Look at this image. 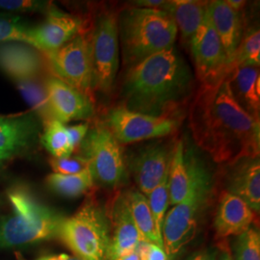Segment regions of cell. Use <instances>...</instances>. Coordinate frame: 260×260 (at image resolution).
I'll use <instances>...</instances> for the list:
<instances>
[{"mask_svg": "<svg viewBox=\"0 0 260 260\" xmlns=\"http://www.w3.org/2000/svg\"><path fill=\"white\" fill-rule=\"evenodd\" d=\"M94 180L90 167L75 175L51 174L47 177V184L54 193L66 198H77L93 188Z\"/></svg>", "mask_w": 260, "mask_h": 260, "instance_id": "d4e9b609", "label": "cell"}, {"mask_svg": "<svg viewBox=\"0 0 260 260\" xmlns=\"http://www.w3.org/2000/svg\"><path fill=\"white\" fill-rule=\"evenodd\" d=\"M104 124L121 145H127L173 134L178 127V119L150 116L118 106L108 112Z\"/></svg>", "mask_w": 260, "mask_h": 260, "instance_id": "30bf717a", "label": "cell"}, {"mask_svg": "<svg viewBox=\"0 0 260 260\" xmlns=\"http://www.w3.org/2000/svg\"><path fill=\"white\" fill-rule=\"evenodd\" d=\"M90 36L93 89L108 93L115 83L120 62L118 17L110 12L101 15Z\"/></svg>", "mask_w": 260, "mask_h": 260, "instance_id": "ba28073f", "label": "cell"}, {"mask_svg": "<svg viewBox=\"0 0 260 260\" xmlns=\"http://www.w3.org/2000/svg\"><path fill=\"white\" fill-rule=\"evenodd\" d=\"M166 1L162 0H144V1H137L136 5L140 6V8H148V9H160L164 7Z\"/></svg>", "mask_w": 260, "mask_h": 260, "instance_id": "8d00e7d4", "label": "cell"}, {"mask_svg": "<svg viewBox=\"0 0 260 260\" xmlns=\"http://www.w3.org/2000/svg\"><path fill=\"white\" fill-rule=\"evenodd\" d=\"M66 127H67L71 145H72L74 150H75V149H77L81 146L82 142L86 138L87 133L89 131V124L88 123H79V124L70 125V126H66Z\"/></svg>", "mask_w": 260, "mask_h": 260, "instance_id": "e575fe53", "label": "cell"}, {"mask_svg": "<svg viewBox=\"0 0 260 260\" xmlns=\"http://www.w3.org/2000/svg\"><path fill=\"white\" fill-rule=\"evenodd\" d=\"M16 83L25 102L29 104L32 110L45 121V124L54 120L49 109L45 83L37 80L36 77L19 80L16 81Z\"/></svg>", "mask_w": 260, "mask_h": 260, "instance_id": "484cf974", "label": "cell"}, {"mask_svg": "<svg viewBox=\"0 0 260 260\" xmlns=\"http://www.w3.org/2000/svg\"><path fill=\"white\" fill-rule=\"evenodd\" d=\"M82 26L79 18L51 7L47 11V19L29 28L28 45L47 54L54 52L80 34Z\"/></svg>", "mask_w": 260, "mask_h": 260, "instance_id": "4fadbf2b", "label": "cell"}, {"mask_svg": "<svg viewBox=\"0 0 260 260\" xmlns=\"http://www.w3.org/2000/svg\"><path fill=\"white\" fill-rule=\"evenodd\" d=\"M76 257L104 260L110 242V224L106 210L90 199L69 218H63L58 236Z\"/></svg>", "mask_w": 260, "mask_h": 260, "instance_id": "8992f818", "label": "cell"}, {"mask_svg": "<svg viewBox=\"0 0 260 260\" xmlns=\"http://www.w3.org/2000/svg\"><path fill=\"white\" fill-rule=\"evenodd\" d=\"M229 75V74H228ZM228 75L202 85L190 109L196 144L217 163L259 157V119L246 111L233 95Z\"/></svg>", "mask_w": 260, "mask_h": 260, "instance_id": "6da1fadb", "label": "cell"}, {"mask_svg": "<svg viewBox=\"0 0 260 260\" xmlns=\"http://www.w3.org/2000/svg\"><path fill=\"white\" fill-rule=\"evenodd\" d=\"M209 18L223 45L230 66L243 38V26L239 11L233 9L226 0H215L207 4Z\"/></svg>", "mask_w": 260, "mask_h": 260, "instance_id": "e0dca14e", "label": "cell"}, {"mask_svg": "<svg viewBox=\"0 0 260 260\" xmlns=\"http://www.w3.org/2000/svg\"><path fill=\"white\" fill-rule=\"evenodd\" d=\"M41 141L47 151L54 158L68 157L75 151L69 139L65 124L56 120L46 123Z\"/></svg>", "mask_w": 260, "mask_h": 260, "instance_id": "4316f807", "label": "cell"}, {"mask_svg": "<svg viewBox=\"0 0 260 260\" xmlns=\"http://www.w3.org/2000/svg\"><path fill=\"white\" fill-rule=\"evenodd\" d=\"M8 198L12 213L0 220V249L48 240L58 236L63 217L40 204L22 188L11 190Z\"/></svg>", "mask_w": 260, "mask_h": 260, "instance_id": "5b68a950", "label": "cell"}, {"mask_svg": "<svg viewBox=\"0 0 260 260\" xmlns=\"http://www.w3.org/2000/svg\"><path fill=\"white\" fill-rule=\"evenodd\" d=\"M123 64L128 69L150 56L174 47L177 25L164 10L131 8L118 19Z\"/></svg>", "mask_w": 260, "mask_h": 260, "instance_id": "277c9868", "label": "cell"}, {"mask_svg": "<svg viewBox=\"0 0 260 260\" xmlns=\"http://www.w3.org/2000/svg\"><path fill=\"white\" fill-rule=\"evenodd\" d=\"M126 197L133 221L142 239L150 242L164 250L163 244L159 241L156 235L155 225L147 197L137 190L127 192Z\"/></svg>", "mask_w": 260, "mask_h": 260, "instance_id": "cb8c5ba5", "label": "cell"}, {"mask_svg": "<svg viewBox=\"0 0 260 260\" xmlns=\"http://www.w3.org/2000/svg\"><path fill=\"white\" fill-rule=\"evenodd\" d=\"M37 260H83L76 256H70L68 254H57V255H47Z\"/></svg>", "mask_w": 260, "mask_h": 260, "instance_id": "74e56055", "label": "cell"}, {"mask_svg": "<svg viewBox=\"0 0 260 260\" xmlns=\"http://www.w3.org/2000/svg\"><path fill=\"white\" fill-rule=\"evenodd\" d=\"M175 146L167 142L151 143L130 154L128 165L143 195H149L169 175Z\"/></svg>", "mask_w": 260, "mask_h": 260, "instance_id": "7c38bea8", "label": "cell"}, {"mask_svg": "<svg viewBox=\"0 0 260 260\" xmlns=\"http://www.w3.org/2000/svg\"><path fill=\"white\" fill-rule=\"evenodd\" d=\"M116 260H140V258L137 252L133 251V252H130L127 254H124V255H122V256L117 258Z\"/></svg>", "mask_w": 260, "mask_h": 260, "instance_id": "60d3db41", "label": "cell"}, {"mask_svg": "<svg viewBox=\"0 0 260 260\" xmlns=\"http://www.w3.org/2000/svg\"><path fill=\"white\" fill-rule=\"evenodd\" d=\"M106 212L110 224V242L104 260H116L136 251L142 237L130 212L126 193L115 196Z\"/></svg>", "mask_w": 260, "mask_h": 260, "instance_id": "5bb4252c", "label": "cell"}, {"mask_svg": "<svg viewBox=\"0 0 260 260\" xmlns=\"http://www.w3.org/2000/svg\"><path fill=\"white\" fill-rule=\"evenodd\" d=\"M234 260H260V234L255 228H249L238 235L234 244Z\"/></svg>", "mask_w": 260, "mask_h": 260, "instance_id": "4dcf8cb0", "label": "cell"}, {"mask_svg": "<svg viewBox=\"0 0 260 260\" xmlns=\"http://www.w3.org/2000/svg\"><path fill=\"white\" fill-rule=\"evenodd\" d=\"M50 167L54 174L59 175H75L81 173L89 167V162L82 155L68 156V157L54 158L49 160Z\"/></svg>", "mask_w": 260, "mask_h": 260, "instance_id": "1f68e13d", "label": "cell"}, {"mask_svg": "<svg viewBox=\"0 0 260 260\" xmlns=\"http://www.w3.org/2000/svg\"><path fill=\"white\" fill-rule=\"evenodd\" d=\"M42 68L36 48L23 43L0 44V70L15 81L37 77Z\"/></svg>", "mask_w": 260, "mask_h": 260, "instance_id": "d6986e66", "label": "cell"}, {"mask_svg": "<svg viewBox=\"0 0 260 260\" xmlns=\"http://www.w3.org/2000/svg\"><path fill=\"white\" fill-rule=\"evenodd\" d=\"M193 87L190 68L172 47L128 69L121 89V106L150 116L174 117Z\"/></svg>", "mask_w": 260, "mask_h": 260, "instance_id": "7a4b0ae2", "label": "cell"}, {"mask_svg": "<svg viewBox=\"0 0 260 260\" xmlns=\"http://www.w3.org/2000/svg\"><path fill=\"white\" fill-rule=\"evenodd\" d=\"M80 147L94 181L112 188L121 184L125 177L123 151L121 144L104 123L89 130Z\"/></svg>", "mask_w": 260, "mask_h": 260, "instance_id": "52a82bcc", "label": "cell"}, {"mask_svg": "<svg viewBox=\"0 0 260 260\" xmlns=\"http://www.w3.org/2000/svg\"><path fill=\"white\" fill-rule=\"evenodd\" d=\"M219 251L214 249H205L193 253L187 260H218Z\"/></svg>", "mask_w": 260, "mask_h": 260, "instance_id": "d590c367", "label": "cell"}, {"mask_svg": "<svg viewBox=\"0 0 260 260\" xmlns=\"http://www.w3.org/2000/svg\"><path fill=\"white\" fill-rule=\"evenodd\" d=\"M189 47L196 75L202 85L215 83L229 74V62L221 40L214 29L208 10L203 24L192 38Z\"/></svg>", "mask_w": 260, "mask_h": 260, "instance_id": "8fae6325", "label": "cell"}, {"mask_svg": "<svg viewBox=\"0 0 260 260\" xmlns=\"http://www.w3.org/2000/svg\"><path fill=\"white\" fill-rule=\"evenodd\" d=\"M221 251H222V253H221V255L219 256L218 260H234L228 247H223V248L221 249Z\"/></svg>", "mask_w": 260, "mask_h": 260, "instance_id": "f35d334b", "label": "cell"}, {"mask_svg": "<svg viewBox=\"0 0 260 260\" xmlns=\"http://www.w3.org/2000/svg\"><path fill=\"white\" fill-rule=\"evenodd\" d=\"M7 159H9L8 156H6L4 153H2V152H0V166L3 164V162L4 161H6Z\"/></svg>", "mask_w": 260, "mask_h": 260, "instance_id": "b9f144b4", "label": "cell"}, {"mask_svg": "<svg viewBox=\"0 0 260 260\" xmlns=\"http://www.w3.org/2000/svg\"><path fill=\"white\" fill-rule=\"evenodd\" d=\"M233 166L228 192L239 197L254 213L260 211L259 157H244L231 163Z\"/></svg>", "mask_w": 260, "mask_h": 260, "instance_id": "ac0fdd59", "label": "cell"}, {"mask_svg": "<svg viewBox=\"0 0 260 260\" xmlns=\"http://www.w3.org/2000/svg\"><path fill=\"white\" fill-rule=\"evenodd\" d=\"M228 77L237 103L252 117L259 119V68L252 66L237 67L229 73Z\"/></svg>", "mask_w": 260, "mask_h": 260, "instance_id": "44dd1931", "label": "cell"}, {"mask_svg": "<svg viewBox=\"0 0 260 260\" xmlns=\"http://www.w3.org/2000/svg\"><path fill=\"white\" fill-rule=\"evenodd\" d=\"M47 55L56 77L91 98L93 63L90 34H78L65 46Z\"/></svg>", "mask_w": 260, "mask_h": 260, "instance_id": "9c48e42d", "label": "cell"}, {"mask_svg": "<svg viewBox=\"0 0 260 260\" xmlns=\"http://www.w3.org/2000/svg\"><path fill=\"white\" fill-rule=\"evenodd\" d=\"M254 219L255 213L242 199L223 191L214 220L216 235L219 238L240 235L251 228Z\"/></svg>", "mask_w": 260, "mask_h": 260, "instance_id": "2e32d148", "label": "cell"}, {"mask_svg": "<svg viewBox=\"0 0 260 260\" xmlns=\"http://www.w3.org/2000/svg\"><path fill=\"white\" fill-rule=\"evenodd\" d=\"M29 28L19 16L0 14V44L23 43L28 45Z\"/></svg>", "mask_w": 260, "mask_h": 260, "instance_id": "f546056e", "label": "cell"}, {"mask_svg": "<svg viewBox=\"0 0 260 260\" xmlns=\"http://www.w3.org/2000/svg\"><path fill=\"white\" fill-rule=\"evenodd\" d=\"M226 2L233 7V9L239 11V12L246 3L245 1H241V0H226Z\"/></svg>", "mask_w": 260, "mask_h": 260, "instance_id": "ab89813d", "label": "cell"}, {"mask_svg": "<svg viewBox=\"0 0 260 260\" xmlns=\"http://www.w3.org/2000/svg\"><path fill=\"white\" fill-rule=\"evenodd\" d=\"M39 123L34 114L0 117V152L12 157L36 140Z\"/></svg>", "mask_w": 260, "mask_h": 260, "instance_id": "ffe728a7", "label": "cell"}, {"mask_svg": "<svg viewBox=\"0 0 260 260\" xmlns=\"http://www.w3.org/2000/svg\"><path fill=\"white\" fill-rule=\"evenodd\" d=\"M168 177L154 188L149 195L146 196L149 202V208L152 214L153 222L155 225V231L159 241L163 244L162 240V226L164 223V219L167 213L168 206L170 205L169 201V187H168Z\"/></svg>", "mask_w": 260, "mask_h": 260, "instance_id": "f1b7e54d", "label": "cell"}, {"mask_svg": "<svg viewBox=\"0 0 260 260\" xmlns=\"http://www.w3.org/2000/svg\"><path fill=\"white\" fill-rule=\"evenodd\" d=\"M191 184L183 201L166 213L162 226L163 248L168 256L177 254L195 238L199 223L210 203L213 179L209 169L194 150H185Z\"/></svg>", "mask_w": 260, "mask_h": 260, "instance_id": "3957f363", "label": "cell"}, {"mask_svg": "<svg viewBox=\"0 0 260 260\" xmlns=\"http://www.w3.org/2000/svg\"><path fill=\"white\" fill-rule=\"evenodd\" d=\"M140 260H169L167 253L156 245L141 239L136 248Z\"/></svg>", "mask_w": 260, "mask_h": 260, "instance_id": "836d02e7", "label": "cell"}, {"mask_svg": "<svg viewBox=\"0 0 260 260\" xmlns=\"http://www.w3.org/2000/svg\"><path fill=\"white\" fill-rule=\"evenodd\" d=\"M49 109L53 119L62 123L77 120H87L94 114L91 98L71 85L50 77L45 82Z\"/></svg>", "mask_w": 260, "mask_h": 260, "instance_id": "9a60e30c", "label": "cell"}, {"mask_svg": "<svg viewBox=\"0 0 260 260\" xmlns=\"http://www.w3.org/2000/svg\"><path fill=\"white\" fill-rule=\"evenodd\" d=\"M190 184L191 177L186 158L185 148L183 142L180 140L176 143L168 177L170 205H176L183 201L188 194Z\"/></svg>", "mask_w": 260, "mask_h": 260, "instance_id": "603a6c76", "label": "cell"}, {"mask_svg": "<svg viewBox=\"0 0 260 260\" xmlns=\"http://www.w3.org/2000/svg\"><path fill=\"white\" fill-rule=\"evenodd\" d=\"M259 65L260 32L258 28H253L242 38L241 43L230 66V72L237 67L252 66L259 68Z\"/></svg>", "mask_w": 260, "mask_h": 260, "instance_id": "83f0119b", "label": "cell"}, {"mask_svg": "<svg viewBox=\"0 0 260 260\" xmlns=\"http://www.w3.org/2000/svg\"><path fill=\"white\" fill-rule=\"evenodd\" d=\"M207 4L208 2L205 1L177 0L168 1L164 5V11L174 19L177 31L180 32L181 42L187 47L205 20Z\"/></svg>", "mask_w": 260, "mask_h": 260, "instance_id": "7402d4cb", "label": "cell"}, {"mask_svg": "<svg viewBox=\"0 0 260 260\" xmlns=\"http://www.w3.org/2000/svg\"><path fill=\"white\" fill-rule=\"evenodd\" d=\"M45 6V2L33 0H0V9L9 12H35Z\"/></svg>", "mask_w": 260, "mask_h": 260, "instance_id": "d6a6232c", "label": "cell"}]
</instances>
